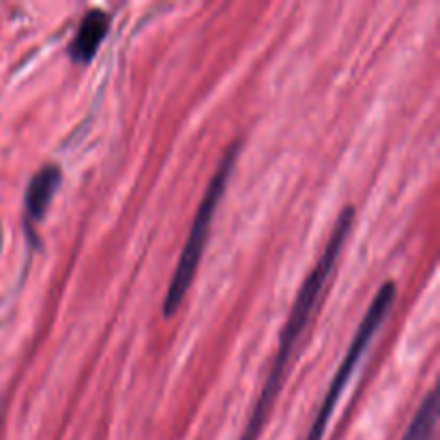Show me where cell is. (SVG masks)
<instances>
[{"instance_id": "obj_2", "label": "cell", "mask_w": 440, "mask_h": 440, "mask_svg": "<svg viewBox=\"0 0 440 440\" xmlns=\"http://www.w3.org/2000/svg\"><path fill=\"white\" fill-rule=\"evenodd\" d=\"M239 151H241V142L232 144L226 151V155L221 157L209 187L205 189V195H202V200H200L191 230L187 234V241L183 245L181 258L177 262L174 275L170 280V286H167V290H165V298H163V316L165 318H170L179 312L181 303L185 301V294H187V290H189V286L195 277V268L200 264L202 252H205L213 217L217 213L219 200L226 191V183H228L230 174L234 172V163H236V159H239Z\"/></svg>"}, {"instance_id": "obj_3", "label": "cell", "mask_w": 440, "mask_h": 440, "mask_svg": "<svg viewBox=\"0 0 440 440\" xmlns=\"http://www.w3.org/2000/svg\"><path fill=\"white\" fill-rule=\"evenodd\" d=\"M393 303H395V286L391 282H387L374 296V301H371V305L365 314V318L361 320L355 337H352V344L340 365V369H337V374L333 376L331 385H329V391L324 395V401L320 406V411L310 427V434L305 440H322L324 432H326V425L333 417V411L337 401H340L344 389L348 387L350 378L355 376V369L359 367L363 355L367 352V348L371 346V342H374V337L378 335L380 326L385 324V320L389 318L391 310H393Z\"/></svg>"}, {"instance_id": "obj_1", "label": "cell", "mask_w": 440, "mask_h": 440, "mask_svg": "<svg viewBox=\"0 0 440 440\" xmlns=\"http://www.w3.org/2000/svg\"><path fill=\"white\" fill-rule=\"evenodd\" d=\"M352 224H355V209H344V213L337 217L335 221V230L331 234V239L324 247V252L320 254L316 266L312 268V273L308 275L305 284L301 286L298 290V296L294 301V305L290 310V316H288V322L284 324V331H282V340H280V348H277V355H275V361L270 365V371L264 380V387L260 391V397L254 406L252 411V417L247 421V427L241 436V440H258L260 432H262V425L273 408V404L282 391V385L286 380V371L290 367V361H292V355L296 352L298 348V342L303 333H305L316 308H318V301L326 288V282L333 273V268L337 264V258L342 254V247L348 239V234L352 230Z\"/></svg>"}, {"instance_id": "obj_4", "label": "cell", "mask_w": 440, "mask_h": 440, "mask_svg": "<svg viewBox=\"0 0 440 440\" xmlns=\"http://www.w3.org/2000/svg\"><path fill=\"white\" fill-rule=\"evenodd\" d=\"M60 181H62V174L56 165L41 167V170L30 179L28 189H26V200H24L26 219L30 221V226H37L46 217L50 202L56 189L60 187Z\"/></svg>"}, {"instance_id": "obj_5", "label": "cell", "mask_w": 440, "mask_h": 440, "mask_svg": "<svg viewBox=\"0 0 440 440\" xmlns=\"http://www.w3.org/2000/svg\"><path fill=\"white\" fill-rule=\"evenodd\" d=\"M110 30V15L92 9L84 15L76 37L69 46V56L74 62H90L99 50V46L104 43L106 35Z\"/></svg>"}, {"instance_id": "obj_6", "label": "cell", "mask_w": 440, "mask_h": 440, "mask_svg": "<svg viewBox=\"0 0 440 440\" xmlns=\"http://www.w3.org/2000/svg\"><path fill=\"white\" fill-rule=\"evenodd\" d=\"M436 417H438L436 395H434V391H429L425 395V399L421 401L411 427L406 429L401 440H432L434 438V427H436Z\"/></svg>"}]
</instances>
